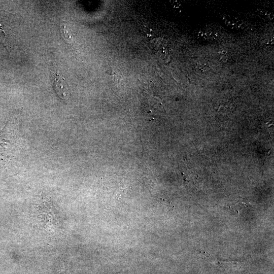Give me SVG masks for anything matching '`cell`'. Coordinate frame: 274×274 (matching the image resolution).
Returning a JSON list of instances; mask_svg holds the SVG:
<instances>
[{
    "label": "cell",
    "mask_w": 274,
    "mask_h": 274,
    "mask_svg": "<svg viewBox=\"0 0 274 274\" xmlns=\"http://www.w3.org/2000/svg\"><path fill=\"white\" fill-rule=\"evenodd\" d=\"M200 256L205 260H208L211 258L210 255L205 251L200 250L199 252Z\"/></svg>",
    "instance_id": "3"
},
{
    "label": "cell",
    "mask_w": 274,
    "mask_h": 274,
    "mask_svg": "<svg viewBox=\"0 0 274 274\" xmlns=\"http://www.w3.org/2000/svg\"><path fill=\"white\" fill-rule=\"evenodd\" d=\"M242 203L245 204L246 207H251L253 206L252 202L248 200L243 199Z\"/></svg>",
    "instance_id": "4"
},
{
    "label": "cell",
    "mask_w": 274,
    "mask_h": 274,
    "mask_svg": "<svg viewBox=\"0 0 274 274\" xmlns=\"http://www.w3.org/2000/svg\"><path fill=\"white\" fill-rule=\"evenodd\" d=\"M11 129L8 135V127L5 126L0 133V166H18L20 149L16 138L12 136L14 133Z\"/></svg>",
    "instance_id": "1"
},
{
    "label": "cell",
    "mask_w": 274,
    "mask_h": 274,
    "mask_svg": "<svg viewBox=\"0 0 274 274\" xmlns=\"http://www.w3.org/2000/svg\"><path fill=\"white\" fill-rule=\"evenodd\" d=\"M53 84L54 89L58 95L62 100H66L68 96L67 88L64 83V80L57 73L53 75Z\"/></svg>",
    "instance_id": "2"
}]
</instances>
